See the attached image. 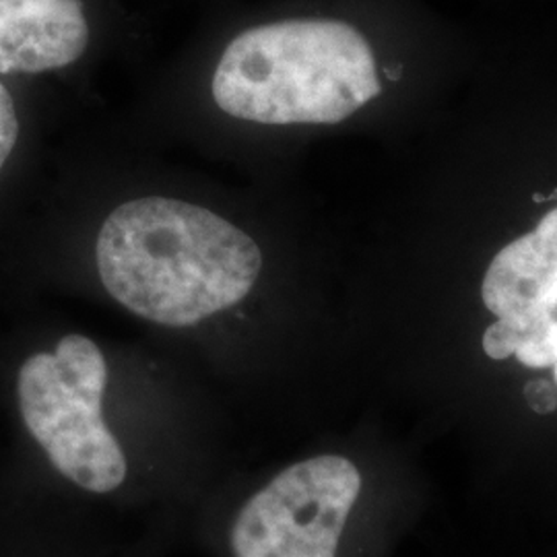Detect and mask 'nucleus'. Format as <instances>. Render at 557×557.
Instances as JSON below:
<instances>
[{
	"label": "nucleus",
	"mask_w": 557,
	"mask_h": 557,
	"mask_svg": "<svg viewBox=\"0 0 557 557\" xmlns=\"http://www.w3.org/2000/svg\"><path fill=\"white\" fill-rule=\"evenodd\" d=\"M379 96L374 52L345 21L246 29L225 48L213 75L221 110L259 124H337Z\"/></svg>",
	"instance_id": "nucleus-2"
},
{
	"label": "nucleus",
	"mask_w": 557,
	"mask_h": 557,
	"mask_svg": "<svg viewBox=\"0 0 557 557\" xmlns=\"http://www.w3.org/2000/svg\"><path fill=\"white\" fill-rule=\"evenodd\" d=\"M359 492L361 475L349 458L292 465L242 506L230 535L234 556L337 557Z\"/></svg>",
	"instance_id": "nucleus-4"
},
{
	"label": "nucleus",
	"mask_w": 557,
	"mask_h": 557,
	"mask_svg": "<svg viewBox=\"0 0 557 557\" xmlns=\"http://www.w3.org/2000/svg\"><path fill=\"white\" fill-rule=\"evenodd\" d=\"M481 298L518 335V361L554 368L557 384V207L492 260Z\"/></svg>",
	"instance_id": "nucleus-5"
},
{
	"label": "nucleus",
	"mask_w": 557,
	"mask_h": 557,
	"mask_svg": "<svg viewBox=\"0 0 557 557\" xmlns=\"http://www.w3.org/2000/svg\"><path fill=\"white\" fill-rule=\"evenodd\" d=\"M524 395H527L529 405H531L535 411H539V413H549V411L556 409V388H554L549 382H545V380L531 382V384L527 386Z\"/></svg>",
	"instance_id": "nucleus-9"
},
{
	"label": "nucleus",
	"mask_w": 557,
	"mask_h": 557,
	"mask_svg": "<svg viewBox=\"0 0 557 557\" xmlns=\"http://www.w3.org/2000/svg\"><path fill=\"white\" fill-rule=\"evenodd\" d=\"M106 386V358L83 335H66L54 351L29 356L17 376L27 432L60 475L94 494L116 490L128 471L119 440L101 413Z\"/></svg>",
	"instance_id": "nucleus-3"
},
{
	"label": "nucleus",
	"mask_w": 557,
	"mask_h": 557,
	"mask_svg": "<svg viewBox=\"0 0 557 557\" xmlns=\"http://www.w3.org/2000/svg\"><path fill=\"white\" fill-rule=\"evenodd\" d=\"M21 139L20 110L11 89L0 79V176L4 174Z\"/></svg>",
	"instance_id": "nucleus-7"
},
{
	"label": "nucleus",
	"mask_w": 557,
	"mask_h": 557,
	"mask_svg": "<svg viewBox=\"0 0 557 557\" xmlns=\"http://www.w3.org/2000/svg\"><path fill=\"white\" fill-rule=\"evenodd\" d=\"M89 23L81 0H0V75H40L81 59Z\"/></svg>",
	"instance_id": "nucleus-6"
},
{
	"label": "nucleus",
	"mask_w": 557,
	"mask_h": 557,
	"mask_svg": "<svg viewBox=\"0 0 557 557\" xmlns=\"http://www.w3.org/2000/svg\"><path fill=\"white\" fill-rule=\"evenodd\" d=\"M96 260L108 294L163 326H195L246 298L262 269L259 244L218 213L147 197L114 209Z\"/></svg>",
	"instance_id": "nucleus-1"
},
{
	"label": "nucleus",
	"mask_w": 557,
	"mask_h": 557,
	"mask_svg": "<svg viewBox=\"0 0 557 557\" xmlns=\"http://www.w3.org/2000/svg\"><path fill=\"white\" fill-rule=\"evenodd\" d=\"M483 349L492 359H508L515 356L518 349L517 331L504 320H496L494 324L487 326L483 335Z\"/></svg>",
	"instance_id": "nucleus-8"
}]
</instances>
